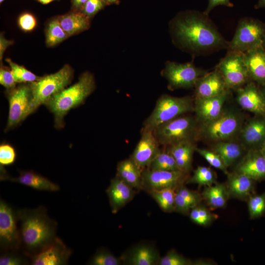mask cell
Instances as JSON below:
<instances>
[{"instance_id":"4316f807","label":"cell","mask_w":265,"mask_h":265,"mask_svg":"<svg viewBox=\"0 0 265 265\" xmlns=\"http://www.w3.org/2000/svg\"><path fill=\"white\" fill-rule=\"evenodd\" d=\"M142 171L131 159L119 161L117 165L116 176L134 189L142 188Z\"/></svg>"},{"instance_id":"4fadbf2b","label":"cell","mask_w":265,"mask_h":265,"mask_svg":"<svg viewBox=\"0 0 265 265\" xmlns=\"http://www.w3.org/2000/svg\"><path fill=\"white\" fill-rule=\"evenodd\" d=\"M189 178V173L181 170H155L149 168L142 171V188L148 192L164 188H178Z\"/></svg>"},{"instance_id":"60d3db41","label":"cell","mask_w":265,"mask_h":265,"mask_svg":"<svg viewBox=\"0 0 265 265\" xmlns=\"http://www.w3.org/2000/svg\"><path fill=\"white\" fill-rule=\"evenodd\" d=\"M196 152L202 156L212 166L220 170L225 174L229 173L221 157L215 152L209 149L197 147Z\"/></svg>"},{"instance_id":"c3c4849f","label":"cell","mask_w":265,"mask_h":265,"mask_svg":"<svg viewBox=\"0 0 265 265\" xmlns=\"http://www.w3.org/2000/svg\"><path fill=\"white\" fill-rule=\"evenodd\" d=\"M218 5H225L230 7L234 6V4L230 0H208V6L205 11L203 12L204 14L209 16L210 12Z\"/></svg>"},{"instance_id":"484cf974","label":"cell","mask_w":265,"mask_h":265,"mask_svg":"<svg viewBox=\"0 0 265 265\" xmlns=\"http://www.w3.org/2000/svg\"><path fill=\"white\" fill-rule=\"evenodd\" d=\"M196 143L186 142L164 147L173 156L180 170L189 173L192 168L193 156Z\"/></svg>"},{"instance_id":"7402d4cb","label":"cell","mask_w":265,"mask_h":265,"mask_svg":"<svg viewBox=\"0 0 265 265\" xmlns=\"http://www.w3.org/2000/svg\"><path fill=\"white\" fill-rule=\"evenodd\" d=\"M225 183L230 198L247 201L255 194L256 182L250 177L235 171L229 172Z\"/></svg>"},{"instance_id":"4dcf8cb0","label":"cell","mask_w":265,"mask_h":265,"mask_svg":"<svg viewBox=\"0 0 265 265\" xmlns=\"http://www.w3.org/2000/svg\"><path fill=\"white\" fill-rule=\"evenodd\" d=\"M175 189L168 188L152 190L148 192L150 193L151 196L163 211L170 212L175 211Z\"/></svg>"},{"instance_id":"b9f144b4","label":"cell","mask_w":265,"mask_h":265,"mask_svg":"<svg viewBox=\"0 0 265 265\" xmlns=\"http://www.w3.org/2000/svg\"><path fill=\"white\" fill-rule=\"evenodd\" d=\"M106 5L102 0H88L80 11L91 19Z\"/></svg>"},{"instance_id":"f1b7e54d","label":"cell","mask_w":265,"mask_h":265,"mask_svg":"<svg viewBox=\"0 0 265 265\" xmlns=\"http://www.w3.org/2000/svg\"><path fill=\"white\" fill-rule=\"evenodd\" d=\"M203 200L212 209L224 208L230 198L225 183H217L205 186L201 193Z\"/></svg>"},{"instance_id":"cb8c5ba5","label":"cell","mask_w":265,"mask_h":265,"mask_svg":"<svg viewBox=\"0 0 265 265\" xmlns=\"http://www.w3.org/2000/svg\"><path fill=\"white\" fill-rule=\"evenodd\" d=\"M134 189L116 176L111 180L106 192L112 213H117L132 199Z\"/></svg>"},{"instance_id":"e0dca14e","label":"cell","mask_w":265,"mask_h":265,"mask_svg":"<svg viewBox=\"0 0 265 265\" xmlns=\"http://www.w3.org/2000/svg\"><path fill=\"white\" fill-rule=\"evenodd\" d=\"M235 91L241 108L254 115L265 116V100L257 84L251 81Z\"/></svg>"},{"instance_id":"5bb4252c","label":"cell","mask_w":265,"mask_h":265,"mask_svg":"<svg viewBox=\"0 0 265 265\" xmlns=\"http://www.w3.org/2000/svg\"><path fill=\"white\" fill-rule=\"evenodd\" d=\"M232 90L228 89L218 96L209 98H194V116L199 124L210 122L222 112L231 97Z\"/></svg>"},{"instance_id":"bcb514c9","label":"cell","mask_w":265,"mask_h":265,"mask_svg":"<svg viewBox=\"0 0 265 265\" xmlns=\"http://www.w3.org/2000/svg\"><path fill=\"white\" fill-rule=\"evenodd\" d=\"M20 27L25 31L33 30L36 25L35 17L29 13H25L20 16L18 20Z\"/></svg>"},{"instance_id":"e575fe53","label":"cell","mask_w":265,"mask_h":265,"mask_svg":"<svg viewBox=\"0 0 265 265\" xmlns=\"http://www.w3.org/2000/svg\"><path fill=\"white\" fill-rule=\"evenodd\" d=\"M6 61L10 66L12 75L17 83H30L40 79V77L36 76L23 66L13 62L11 59L6 58Z\"/></svg>"},{"instance_id":"d6a6232c","label":"cell","mask_w":265,"mask_h":265,"mask_svg":"<svg viewBox=\"0 0 265 265\" xmlns=\"http://www.w3.org/2000/svg\"><path fill=\"white\" fill-rule=\"evenodd\" d=\"M68 35L61 26L58 17L53 18L48 23L46 29V44L48 47H53L68 37Z\"/></svg>"},{"instance_id":"277c9868","label":"cell","mask_w":265,"mask_h":265,"mask_svg":"<svg viewBox=\"0 0 265 265\" xmlns=\"http://www.w3.org/2000/svg\"><path fill=\"white\" fill-rule=\"evenodd\" d=\"M245 121L244 113L238 107L227 106L226 104L222 113L217 118L199 124V140L210 144L219 141L238 140Z\"/></svg>"},{"instance_id":"6da1fadb","label":"cell","mask_w":265,"mask_h":265,"mask_svg":"<svg viewBox=\"0 0 265 265\" xmlns=\"http://www.w3.org/2000/svg\"><path fill=\"white\" fill-rule=\"evenodd\" d=\"M173 32L181 47L195 54L227 49L229 43L203 12L190 11L181 14L173 22Z\"/></svg>"},{"instance_id":"d4e9b609","label":"cell","mask_w":265,"mask_h":265,"mask_svg":"<svg viewBox=\"0 0 265 265\" xmlns=\"http://www.w3.org/2000/svg\"><path fill=\"white\" fill-rule=\"evenodd\" d=\"M211 150L221 157L227 168L237 164L247 152L238 140L219 141L211 144Z\"/></svg>"},{"instance_id":"9a60e30c","label":"cell","mask_w":265,"mask_h":265,"mask_svg":"<svg viewBox=\"0 0 265 265\" xmlns=\"http://www.w3.org/2000/svg\"><path fill=\"white\" fill-rule=\"evenodd\" d=\"M238 141L247 151L261 150L265 142V116L254 115L245 121Z\"/></svg>"},{"instance_id":"2e32d148","label":"cell","mask_w":265,"mask_h":265,"mask_svg":"<svg viewBox=\"0 0 265 265\" xmlns=\"http://www.w3.org/2000/svg\"><path fill=\"white\" fill-rule=\"evenodd\" d=\"M160 146L153 131L142 128L140 138L130 158L143 170L149 167L160 151Z\"/></svg>"},{"instance_id":"9c48e42d","label":"cell","mask_w":265,"mask_h":265,"mask_svg":"<svg viewBox=\"0 0 265 265\" xmlns=\"http://www.w3.org/2000/svg\"><path fill=\"white\" fill-rule=\"evenodd\" d=\"M6 95L9 103V112L5 132L17 127L33 113L32 95L29 83H22L6 90Z\"/></svg>"},{"instance_id":"7a4b0ae2","label":"cell","mask_w":265,"mask_h":265,"mask_svg":"<svg viewBox=\"0 0 265 265\" xmlns=\"http://www.w3.org/2000/svg\"><path fill=\"white\" fill-rule=\"evenodd\" d=\"M20 222L21 250L28 257L51 245L57 238V224L50 218L45 207L20 209L16 211Z\"/></svg>"},{"instance_id":"8d00e7d4","label":"cell","mask_w":265,"mask_h":265,"mask_svg":"<svg viewBox=\"0 0 265 265\" xmlns=\"http://www.w3.org/2000/svg\"><path fill=\"white\" fill-rule=\"evenodd\" d=\"M30 264L29 258L21 250L2 252L0 265H25Z\"/></svg>"},{"instance_id":"d6986e66","label":"cell","mask_w":265,"mask_h":265,"mask_svg":"<svg viewBox=\"0 0 265 265\" xmlns=\"http://www.w3.org/2000/svg\"><path fill=\"white\" fill-rule=\"evenodd\" d=\"M194 98H209L229 89L220 71L216 67L199 78L194 85Z\"/></svg>"},{"instance_id":"7dc6e473","label":"cell","mask_w":265,"mask_h":265,"mask_svg":"<svg viewBox=\"0 0 265 265\" xmlns=\"http://www.w3.org/2000/svg\"><path fill=\"white\" fill-rule=\"evenodd\" d=\"M175 211L183 214L189 213L192 208L191 205L177 192L175 199Z\"/></svg>"},{"instance_id":"681fc988","label":"cell","mask_w":265,"mask_h":265,"mask_svg":"<svg viewBox=\"0 0 265 265\" xmlns=\"http://www.w3.org/2000/svg\"><path fill=\"white\" fill-rule=\"evenodd\" d=\"M13 44V41L6 39L3 34L1 33L0 36V60L1 62L3 57V54L7 48L10 45Z\"/></svg>"},{"instance_id":"db71d44e","label":"cell","mask_w":265,"mask_h":265,"mask_svg":"<svg viewBox=\"0 0 265 265\" xmlns=\"http://www.w3.org/2000/svg\"><path fill=\"white\" fill-rule=\"evenodd\" d=\"M39 2L43 4H48L54 0H37Z\"/></svg>"},{"instance_id":"ffe728a7","label":"cell","mask_w":265,"mask_h":265,"mask_svg":"<svg viewBox=\"0 0 265 265\" xmlns=\"http://www.w3.org/2000/svg\"><path fill=\"white\" fill-rule=\"evenodd\" d=\"M235 172L243 174L256 182L265 180V156L261 150L247 151L236 164Z\"/></svg>"},{"instance_id":"f5cc1de1","label":"cell","mask_w":265,"mask_h":265,"mask_svg":"<svg viewBox=\"0 0 265 265\" xmlns=\"http://www.w3.org/2000/svg\"><path fill=\"white\" fill-rule=\"evenodd\" d=\"M106 5L110 4H118L120 2L119 0H102Z\"/></svg>"},{"instance_id":"816d5d0a","label":"cell","mask_w":265,"mask_h":265,"mask_svg":"<svg viewBox=\"0 0 265 265\" xmlns=\"http://www.w3.org/2000/svg\"><path fill=\"white\" fill-rule=\"evenodd\" d=\"M255 9L265 7V0H259L258 3L254 6Z\"/></svg>"},{"instance_id":"f35d334b","label":"cell","mask_w":265,"mask_h":265,"mask_svg":"<svg viewBox=\"0 0 265 265\" xmlns=\"http://www.w3.org/2000/svg\"><path fill=\"white\" fill-rule=\"evenodd\" d=\"M122 259L114 256L110 252L105 248L99 249L92 257L88 265H119Z\"/></svg>"},{"instance_id":"680465c9","label":"cell","mask_w":265,"mask_h":265,"mask_svg":"<svg viewBox=\"0 0 265 265\" xmlns=\"http://www.w3.org/2000/svg\"><path fill=\"white\" fill-rule=\"evenodd\" d=\"M263 46L265 48V41L264 42V44H263Z\"/></svg>"},{"instance_id":"ba28073f","label":"cell","mask_w":265,"mask_h":265,"mask_svg":"<svg viewBox=\"0 0 265 265\" xmlns=\"http://www.w3.org/2000/svg\"><path fill=\"white\" fill-rule=\"evenodd\" d=\"M265 41V23L258 19L245 17L238 23L228 51L245 53L263 45Z\"/></svg>"},{"instance_id":"44dd1931","label":"cell","mask_w":265,"mask_h":265,"mask_svg":"<svg viewBox=\"0 0 265 265\" xmlns=\"http://www.w3.org/2000/svg\"><path fill=\"white\" fill-rule=\"evenodd\" d=\"M19 173L17 177H10L3 166H0V180L18 183L39 190L57 191L60 189L58 185L33 171H21Z\"/></svg>"},{"instance_id":"f907efd6","label":"cell","mask_w":265,"mask_h":265,"mask_svg":"<svg viewBox=\"0 0 265 265\" xmlns=\"http://www.w3.org/2000/svg\"><path fill=\"white\" fill-rule=\"evenodd\" d=\"M88 0H71L72 10L80 11Z\"/></svg>"},{"instance_id":"9f6ffc18","label":"cell","mask_w":265,"mask_h":265,"mask_svg":"<svg viewBox=\"0 0 265 265\" xmlns=\"http://www.w3.org/2000/svg\"><path fill=\"white\" fill-rule=\"evenodd\" d=\"M261 150L262 152L263 153V154H264V155L265 156V142L264 143L263 145L262 146L261 149Z\"/></svg>"},{"instance_id":"1f68e13d","label":"cell","mask_w":265,"mask_h":265,"mask_svg":"<svg viewBox=\"0 0 265 265\" xmlns=\"http://www.w3.org/2000/svg\"><path fill=\"white\" fill-rule=\"evenodd\" d=\"M217 183L215 172L210 167L202 166H198L186 182V184H197L199 187L211 186Z\"/></svg>"},{"instance_id":"ee69618b","label":"cell","mask_w":265,"mask_h":265,"mask_svg":"<svg viewBox=\"0 0 265 265\" xmlns=\"http://www.w3.org/2000/svg\"><path fill=\"white\" fill-rule=\"evenodd\" d=\"M178 188L177 192L191 205L192 208L200 204L203 200L201 194L196 191L189 190L183 185Z\"/></svg>"},{"instance_id":"8992f818","label":"cell","mask_w":265,"mask_h":265,"mask_svg":"<svg viewBox=\"0 0 265 265\" xmlns=\"http://www.w3.org/2000/svg\"><path fill=\"white\" fill-rule=\"evenodd\" d=\"M194 98L162 95L157 101L155 107L145 120L142 129L153 131L161 124L188 113L193 112Z\"/></svg>"},{"instance_id":"7c38bea8","label":"cell","mask_w":265,"mask_h":265,"mask_svg":"<svg viewBox=\"0 0 265 265\" xmlns=\"http://www.w3.org/2000/svg\"><path fill=\"white\" fill-rule=\"evenodd\" d=\"M16 212L3 200L0 201V247L1 252L21 250V238Z\"/></svg>"},{"instance_id":"5b68a950","label":"cell","mask_w":265,"mask_h":265,"mask_svg":"<svg viewBox=\"0 0 265 265\" xmlns=\"http://www.w3.org/2000/svg\"><path fill=\"white\" fill-rule=\"evenodd\" d=\"M153 131L160 145L163 147L199 140V123L194 115H181L161 124Z\"/></svg>"},{"instance_id":"11a10c76","label":"cell","mask_w":265,"mask_h":265,"mask_svg":"<svg viewBox=\"0 0 265 265\" xmlns=\"http://www.w3.org/2000/svg\"><path fill=\"white\" fill-rule=\"evenodd\" d=\"M260 90L261 91V93L262 95L264 96V98L265 100V85H262V86H259Z\"/></svg>"},{"instance_id":"603a6c76","label":"cell","mask_w":265,"mask_h":265,"mask_svg":"<svg viewBox=\"0 0 265 265\" xmlns=\"http://www.w3.org/2000/svg\"><path fill=\"white\" fill-rule=\"evenodd\" d=\"M250 79L259 86L265 85V49L263 45L243 53Z\"/></svg>"},{"instance_id":"30bf717a","label":"cell","mask_w":265,"mask_h":265,"mask_svg":"<svg viewBox=\"0 0 265 265\" xmlns=\"http://www.w3.org/2000/svg\"><path fill=\"white\" fill-rule=\"evenodd\" d=\"M208 71L196 67L192 62L178 63L168 61L161 72L171 90L194 88L197 80Z\"/></svg>"},{"instance_id":"8fae6325","label":"cell","mask_w":265,"mask_h":265,"mask_svg":"<svg viewBox=\"0 0 265 265\" xmlns=\"http://www.w3.org/2000/svg\"><path fill=\"white\" fill-rule=\"evenodd\" d=\"M215 67L220 71L227 87L231 90L236 91L251 81L244 63L243 53L228 51Z\"/></svg>"},{"instance_id":"74e56055","label":"cell","mask_w":265,"mask_h":265,"mask_svg":"<svg viewBox=\"0 0 265 265\" xmlns=\"http://www.w3.org/2000/svg\"><path fill=\"white\" fill-rule=\"evenodd\" d=\"M247 201L250 219L260 218L265 214V192L259 195L255 194Z\"/></svg>"},{"instance_id":"836d02e7","label":"cell","mask_w":265,"mask_h":265,"mask_svg":"<svg viewBox=\"0 0 265 265\" xmlns=\"http://www.w3.org/2000/svg\"><path fill=\"white\" fill-rule=\"evenodd\" d=\"M147 168L155 170H180L175 159L165 148L160 150Z\"/></svg>"},{"instance_id":"7bdbcfd3","label":"cell","mask_w":265,"mask_h":265,"mask_svg":"<svg viewBox=\"0 0 265 265\" xmlns=\"http://www.w3.org/2000/svg\"><path fill=\"white\" fill-rule=\"evenodd\" d=\"M16 159L14 148L8 144H1L0 146V165H10L14 163Z\"/></svg>"},{"instance_id":"83f0119b","label":"cell","mask_w":265,"mask_h":265,"mask_svg":"<svg viewBox=\"0 0 265 265\" xmlns=\"http://www.w3.org/2000/svg\"><path fill=\"white\" fill-rule=\"evenodd\" d=\"M58 18L69 37L88 29L90 26V19L80 11L71 10Z\"/></svg>"},{"instance_id":"3957f363","label":"cell","mask_w":265,"mask_h":265,"mask_svg":"<svg viewBox=\"0 0 265 265\" xmlns=\"http://www.w3.org/2000/svg\"><path fill=\"white\" fill-rule=\"evenodd\" d=\"M95 88L93 75L85 72L80 75L77 82L61 90L44 104L54 116L55 128L64 127L65 115L71 109L82 104Z\"/></svg>"},{"instance_id":"6f0895ef","label":"cell","mask_w":265,"mask_h":265,"mask_svg":"<svg viewBox=\"0 0 265 265\" xmlns=\"http://www.w3.org/2000/svg\"><path fill=\"white\" fill-rule=\"evenodd\" d=\"M5 0H0V3H1Z\"/></svg>"},{"instance_id":"f546056e","label":"cell","mask_w":265,"mask_h":265,"mask_svg":"<svg viewBox=\"0 0 265 265\" xmlns=\"http://www.w3.org/2000/svg\"><path fill=\"white\" fill-rule=\"evenodd\" d=\"M159 259V252L154 247L143 244L134 247L127 260L132 265H158Z\"/></svg>"},{"instance_id":"52a82bcc","label":"cell","mask_w":265,"mask_h":265,"mask_svg":"<svg viewBox=\"0 0 265 265\" xmlns=\"http://www.w3.org/2000/svg\"><path fill=\"white\" fill-rule=\"evenodd\" d=\"M73 76L74 70L66 64L57 72L40 77L37 80L29 83L32 95V112L67 87L71 83Z\"/></svg>"},{"instance_id":"ab89813d","label":"cell","mask_w":265,"mask_h":265,"mask_svg":"<svg viewBox=\"0 0 265 265\" xmlns=\"http://www.w3.org/2000/svg\"><path fill=\"white\" fill-rule=\"evenodd\" d=\"M200 261L193 262L178 253L176 251H169L163 257L160 258L159 265H199Z\"/></svg>"},{"instance_id":"f6af8a7d","label":"cell","mask_w":265,"mask_h":265,"mask_svg":"<svg viewBox=\"0 0 265 265\" xmlns=\"http://www.w3.org/2000/svg\"><path fill=\"white\" fill-rule=\"evenodd\" d=\"M0 83L7 90L15 88L17 83L10 68L3 66L1 64L0 68Z\"/></svg>"},{"instance_id":"d590c367","label":"cell","mask_w":265,"mask_h":265,"mask_svg":"<svg viewBox=\"0 0 265 265\" xmlns=\"http://www.w3.org/2000/svg\"><path fill=\"white\" fill-rule=\"evenodd\" d=\"M189 214L192 221L203 226L210 225L215 219L216 216L206 207L200 204L192 208Z\"/></svg>"},{"instance_id":"ac0fdd59","label":"cell","mask_w":265,"mask_h":265,"mask_svg":"<svg viewBox=\"0 0 265 265\" xmlns=\"http://www.w3.org/2000/svg\"><path fill=\"white\" fill-rule=\"evenodd\" d=\"M71 254V250L57 237L49 246L28 258L32 265H64L68 264Z\"/></svg>"}]
</instances>
